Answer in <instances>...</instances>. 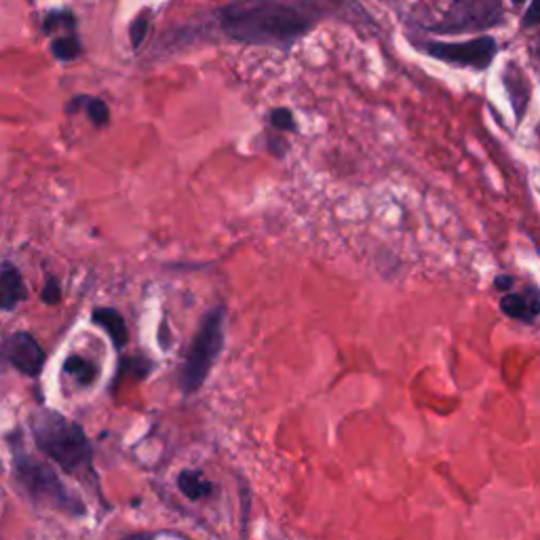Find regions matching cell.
<instances>
[{"label":"cell","mask_w":540,"mask_h":540,"mask_svg":"<svg viewBox=\"0 0 540 540\" xmlns=\"http://www.w3.org/2000/svg\"><path fill=\"white\" fill-rule=\"evenodd\" d=\"M532 53L536 57V62L540 64V34L536 36V41H534V47H532Z\"/></svg>","instance_id":"23"},{"label":"cell","mask_w":540,"mask_h":540,"mask_svg":"<svg viewBox=\"0 0 540 540\" xmlns=\"http://www.w3.org/2000/svg\"><path fill=\"white\" fill-rule=\"evenodd\" d=\"M148 30H150V17H148V13L144 11V13H140L138 17L133 19V24H131V28H129V38H131V47H133V51H138V49L144 45L146 36H148Z\"/></svg>","instance_id":"16"},{"label":"cell","mask_w":540,"mask_h":540,"mask_svg":"<svg viewBox=\"0 0 540 540\" xmlns=\"http://www.w3.org/2000/svg\"><path fill=\"white\" fill-rule=\"evenodd\" d=\"M5 357L13 368L26 376H36L45 365V351L41 349V344L26 332L11 334L5 340Z\"/></svg>","instance_id":"7"},{"label":"cell","mask_w":540,"mask_h":540,"mask_svg":"<svg viewBox=\"0 0 540 540\" xmlns=\"http://www.w3.org/2000/svg\"><path fill=\"white\" fill-rule=\"evenodd\" d=\"M15 477L38 505L51 507L72 517L85 515L81 498L68 492V488L62 484V479L49 467H45L43 462H38L26 454H19L15 458Z\"/></svg>","instance_id":"3"},{"label":"cell","mask_w":540,"mask_h":540,"mask_svg":"<svg viewBox=\"0 0 540 540\" xmlns=\"http://www.w3.org/2000/svg\"><path fill=\"white\" fill-rule=\"evenodd\" d=\"M45 32L51 34V32H57V30H70L74 32L76 28V19L70 11H51L47 17H45Z\"/></svg>","instance_id":"15"},{"label":"cell","mask_w":540,"mask_h":540,"mask_svg":"<svg viewBox=\"0 0 540 540\" xmlns=\"http://www.w3.org/2000/svg\"><path fill=\"white\" fill-rule=\"evenodd\" d=\"M85 110L95 127H106L110 121V108L102 98H87Z\"/></svg>","instance_id":"17"},{"label":"cell","mask_w":540,"mask_h":540,"mask_svg":"<svg viewBox=\"0 0 540 540\" xmlns=\"http://www.w3.org/2000/svg\"><path fill=\"white\" fill-rule=\"evenodd\" d=\"M64 370L79 380L81 384H91L95 380V376H98V368H95V363H91L79 355L68 357Z\"/></svg>","instance_id":"14"},{"label":"cell","mask_w":540,"mask_h":540,"mask_svg":"<svg viewBox=\"0 0 540 540\" xmlns=\"http://www.w3.org/2000/svg\"><path fill=\"white\" fill-rule=\"evenodd\" d=\"M270 123H273V127H277L281 131H292V133L298 131L294 112L289 108H275L273 112H270Z\"/></svg>","instance_id":"18"},{"label":"cell","mask_w":540,"mask_h":540,"mask_svg":"<svg viewBox=\"0 0 540 540\" xmlns=\"http://www.w3.org/2000/svg\"><path fill=\"white\" fill-rule=\"evenodd\" d=\"M32 433L38 450L55 460L66 473L81 481L95 479L93 452L79 424L57 412L41 410L32 416Z\"/></svg>","instance_id":"2"},{"label":"cell","mask_w":540,"mask_h":540,"mask_svg":"<svg viewBox=\"0 0 540 540\" xmlns=\"http://www.w3.org/2000/svg\"><path fill=\"white\" fill-rule=\"evenodd\" d=\"M93 323L104 327L106 334L112 338L117 349H123V346L127 344V340H129L127 323L119 311H114V308H95Z\"/></svg>","instance_id":"11"},{"label":"cell","mask_w":540,"mask_h":540,"mask_svg":"<svg viewBox=\"0 0 540 540\" xmlns=\"http://www.w3.org/2000/svg\"><path fill=\"white\" fill-rule=\"evenodd\" d=\"M24 300L26 285L22 273L11 262H3V268H0V306H3V311H13Z\"/></svg>","instance_id":"10"},{"label":"cell","mask_w":540,"mask_h":540,"mask_svg":"<svg viewBox=\"0 0 540 540\" xmlns=\"http://www.w3.org/2000/svg\"><path fill=\"white\" fill-rule=\"evenodd\" d=\"M511 3H513L515 7H524V5L528 3V0H511Z\"/></svg>","instance_id":"24"},{"label":"cell","mask_w":540,"mask_h":540,"mask_svg":"<svg viewBox=\"0 0 540 540\" xmlns=\"http://www.w3.org/2000/svg\"><path fill=\"white\" fill-rule=\"evenodd\" d=\"M123 540H154V536L148 534V532H140V534H131V536H127Z\"/></svg>","instance_id":"22"},{"label":"cell","mask_w":540,"mask_h":540,"mask_svg":"<svg viewBox=\"0 0 540 540\" xmlns=\"http://www.w3.org/2000/svg\"><path fill=\"white\" fill-rule=\"evenodd\" d=\"M503 85H505V91L509 95L515 121L522 123L526 112H528L530 100H532V83L528 79V74L517 64L509 62L503 70Z\"/></svg>","instance_id":"9"},{"label":"cell","mask_w":540,"mask_h":540,"mask_svg":"<svg viewBox=\"0 0 540 540\" xmlns=\"http://www.w3.org/2000/svg\"><path fill=\"white\" fill-rule=\"evenodd\" d=\"M224 319H226L224 306L214 308V311L207 313L195 340H192L190 351L184 361V368H182V376H180L182 389L186 393H195L201 387L209 370L214 368L218 355L222 353Z\"/></svg>","instance_id":"4"},{"label":"cell","mask_w":540,"mask_h":540,"mask_svg":"<svg viewBox=\"0 0 540 540\" xmlns=\"http://www.w3.org/2000/svg\"><path fill=\"white\" fill-rule=\"evenodd\" d=\"M412 41L418 49H422L437 62H443L454 68H469L477 72L488 70L498 55V41L490 34H481L465 43L418 41V38H412Z\"/></svg>","instance_id":"6"},{"label":"cell","mask_w":540,"mask_h":540,"mask_svg":"<svg viewBox=\"0 0 540 540\" xmlns=\"http://www.w3.org/2000/svg\"><path fill=\"white\" fill-rule=\"evenodd\" d=\"M494 287L498 289L500 294H511L513 292V287H515V277L513 275H498L494 279Z\"/></svg>","instance_id":"21"},{"label":"cell","mask_w":540,"mask_h":540,"mask_svg":"<svg viewBox=\"0 0 540 540\" xmlns=\"http://www.w3.org/2000/svg\"><path fill=\"white\" fill-rule=\"evenodd\" d=\"M178 486L190 500H199L211 492V484L197 471H184L178 477Z\"/></svg>","instance_id":"12"},{"label":"cell","mask_w":540,"mask_h":540,"mask_svg":"<svg viewBox=\"0 0 540 540\" xmlns=\"http://www.w3.org/2000/svg\"><path fill=\"white\" fill-rule=\"evenodd\" d=\"M505 22L503 0H452L448 11L435 24L427 26V30L441 36L475 34L498 28Z\"/></svg>","instance_id":"5"},{"label":"cell","mask_w":540,"mask_h":540,"mask_svg":"<svg viewBox=\"0 0 540 540\" xmlns=\"http://www.w3.org/2000/svg\"><path fill=\"white\" fill-rule=\"evenodd\" d=\"M62 300V287L55 277H49L43 287V302L45 304H57Z\"/></svg>","instance_id":"19"},{"label":"cell","mask_w":540,"mask_h":540,"mask_svg":"<svg viewBox=\"0 0 540 540\" xmlns=\"http://www.w3.org/2000/svg\"><path fill=\"white\" fill-rule=\"evenodd\" d=\"M359 13L349 0H233L220 11L228 38L245 45H266L287 51L323 19Z\"/></svg>","instance_id":"1"},{"label":"cell","mask_w":540,"mask_h":540,"mask_svg":"<svg viewBox=\"0 0 540 540\" xmlns=\"http://www.w3.org/2000/svg\"><path fill=\"white\" fill-rule=\"evenodd\" d=\"M500 311L509 319L532 325L540 317V289L526 285L524 292H511L500 298Z\"/></svg>","instance_id":"8"},{"label":"cell","mask_w":540,"mask_h":540,"mask_svg":"<svg viewBox=\"0 0 540 540\" xmlns=\"http://www.w3.org/2000/svg\"><path fill=\"white\" fill-rule=\"evenodd\" d=\"M51 53L55 55V60L60 62H72L83 53L81 41L76 34H66V36H57L51 43Z\"/></svg>","instance_id":"13"},{"label":"cell","mask_w":540,"mask_h":540,"mask_svg":"<svg viewBox=\"0 0 540 540\" xmlns=\"http://www.w3.org/2000/svg\"><path fill=\"white\" fill-rule=\"evenodd\" d=\"M532 26H540V0H532L522 17V28L528 30Z\"/></svg>","instance_id":"20"}]
</instances>
